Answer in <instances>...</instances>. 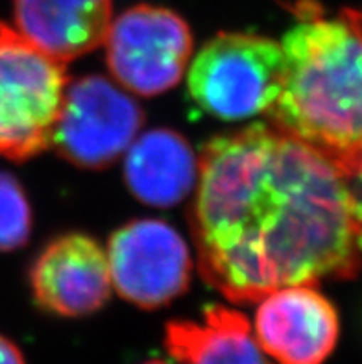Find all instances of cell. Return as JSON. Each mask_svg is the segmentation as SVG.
<instances>
[{
    "mask_svg": "<svg viewBox=\"0 0 362 364\" xmlns=\"http://www.w3.org/2000/svg\"><path fill=\"white\" fill-rule=\"evenodd\" d=\"M198 270L233 304L361 270L344 174L268 122L211 139L191 208Z\"/></svg>",
    "mask_w": 362,
    "mask_h": 364,
    "instance_id": "obj_1",
    "label": "cell"
},
{
    "mask_svg": "<svg viewBox=\"0 0 362 364\" xmlns=\"http://www.w3.org/2000/svg\"><path fill=\"white\" fill-rule=\"evenodd\" d=\"M287 30L281 91L268 124L351 178L362 172V11L302 2Z\"/></svg>",
    "mask_w": 362,
    "mask_h": 364,
    "instance_id": "obj_2",
    "label": "cell"
},
{
    "mask_svg": "<svg viewBox=\"0 0 362 364\" xmlns=\"http://www.w3.org/2000/svg\"><path fill=\"white\" fill-rule=\"evenodd\" d=\"M283 67L281 43L257 33L222 32L194 58L188 92L216 119L266 115L280 97Z\"/></svg>",
    "mask_w": 362,
    "mask_h": 364,
    "instance_id": "obj_3",
    "label": "cell"
},
{
    "mask_svg": "<svg viewBox=\"0 0 362 364\" xmlns=\"http://www.w3.org/2000/svg\"><path fill=\"white\" fill-rule=\"evenodd\" d=\"M67 83L63 63L0 23V157L26 161L50 146Z\"/></svg>",
    "mask_w": 362,
    "mask_h": 364,
    "instance_id": "obj_4",
    "label": "cell"
},
{
    "mask_svg": "<svg viewBox=\"0 0 362 364\" xmlns=\"http://www.w3.org/2000/svg\"><path fill=\"white\" fill-rule=\"evenodd\" d=\"M106 60L117 82L141 97L176 87L193 55V32L163 6L137 4L111 21Z\"/></svg>",
    "mask_w": 362,
    "mask_h": 364,
    "instance_id": "obj_5",
    "label": "cell"
},
{
    "mask_svg": "<svg viewBox=\"0 0 362 364\" xmlns=\"http://www.w3.org/2000/svg\"><path fill=\"white\" fill-rule=\"evenodd\" d=\"M144 111L104 76L67 83L52 144L67 161L82 168L115 163L137 139Z\"/></svg>",
    "mask_w": 362,
    "mask_h": 364,
    "instance_id": "obj_6",
    "label": "cell"
},
{
    "mask_svg": "<svg viewBox=\"0 0 362 364\" xmlns=\"http://www.w3.org/2000/svg\"><path fill=\"white\" fill-rule=\"evenodd\" d=\"M111 285L141 309H157L187 291L193 274L183 237L163 220H133L107 242Z\"/></svg>",
    "mask_w": 362,
    "mask_h": 364,
    "instance_id": "obj_7",
    "label": "cell"
},
{
    "mask_svg": "<svg viewBox=\"0 0 362 364\" xmlns=\"http://www.w3.org/2000/svg\"><path fill=\"white\" fill-rule=\"evenodd\" d=\"M335 305L316 285H290L259 300L257 344L274 364H324L339 342Z\"/></svg>",
    "mask_w": 362,
    "mask_h": 364,
    "instance_id": "obj_8",
    "label": "cell"
},
{
    "mask_svg": "<svg viewBox=\"0 0 362 364\" xmlns=\"http://www.w3.org/2000/svg\"><path fill=\"white\" fill-rule=\"evenodd\" d=\"M32 294L41 309L65 318L97 313L111 294L106 250L82 233L58 237L30 270Z\"/></svg>",
    "mask_w": 362,
    "mask_h": 364,
    "instance_id": "obj_9",
    "label": "cell"
},
{
    "mask_svg": "<svg viewBox=\"0 0 362 364\" xmlns=\"http://www.w3.org/2000/svg\"><path fill=\"white\" fill-rule=\"evenodd\" d=\"M113 0H14V23L24 39L67 65L104 45Z\"/></svg>",
    "mask_w": 362,
    "mask_h": 364,
    "instance_id": "obj_10",
    "label": "cell"
},
{
    "mask_svg": "<svg viewBox=\"0 0 362 364\" xmlns=\"http://www.w3.org/2000/svg\"><path fill=\"white\" fill-rule=\"evenodd\" d=\"M124 178L142 203L174 208L196 189L198 159L183 135L174 129H150L126 150Z\"/></svg>",
    "mask_w": 362,
    "mask_h": 364,
    "instance_id": "obj_11",
    "label": "cell"
},
{
    "mask_svg": "<svg viewBox=\"0 0 362 364\" xmlns=\"http://www.w3.org/2000/svg\"><path fill=\"white\" fill-rule=\"evenodd\" d=\"M165 348L181 364H274L257 344L250 320L224 305H209L202 322L166 323Z\"/></svg>",
    "mask_w": 362,
    "mask_h": 364,
    "instance_id": "obj_12",
    "label": "cell"
},
{
    "mask_svg": "<svg viewBox=\"0 0 362 364\" xmlns=\"http://www.w3.org/2000/svg\"><path fill=\"white\" fill-rule=\"evenodd\" d=\"M32 233V209L14 176L0 172V252L23 248Z\"/></svg>",
    "mask_w": 362,
    "mask_h": 364,
    "instance_id": "obj_13",
    "label": "cell"
},
{
    "mask_svg": "<svg viewBox=\"0 0 362 364\" xmlns=\"http://www.w3.org/2000/svg\"><path fill=\"white\" fill-rule=\"evenodd\" d=\"M348 181L349 200H351V215H353L355 231H357L358 246L362 250V172L351 178H346Z\"/></svg>",
    "mask_w": 362,
    "mask_h": 364,
    "instance_id": "obj_14",
    "label": "cell"
},
{
    "mask_svg": "<svg viewBox=\"0 0 362 364\" xmlns=\"http://www.w3.org/2000/svg\"><path fill=\"white\" fill-rule=\"evenodd\" d=\"M0 364H26L21 350L4 335H0Z\"/></svg>",
    "mask_w": 362,
    "mask_h": 364,
    "instance_id": "obj_15",
    "label": "cell"
},
{
    "mask_svg": "<svg viewBox=\"0 0 362 364\" xmlns=\"http://www.w3.org/2000/svg\"><path fill=\"white\" fill-rule=\"evenodd\" d=\"M144 364H172V363H166V360H161V359H154V360H148Z\"/></svg>",
    "mask_w": 362,
    "mask_h": 364,
    "instance_id": "obj_16",
    "label": "cell"
}]
</instances>
